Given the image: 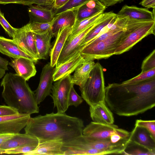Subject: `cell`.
Wrapping results in <instances>:
<instances>
[{
  "instance_id": "f35d334b",
  "label": "cell",
  "mask_w": 155,
  "mask_h": 155,
  "mask_svg": "<svg viewBox=\"0 0 155 155\" xmlns=\"http://www.w3.org/2000/svg\"><path fill=\"white\" fill-rule=\"evenodd\" d=\"M15 109L6 105H0V116L13 115L18 113Z\"/></svg>"
},
{
  "instance_id": "cb8c5ba5",
  "label": "cell",
  "mask_w": 155,
  "mask_h": 155,
  "mask_svg": "<svg viewBox=\"0 0 155 155\" xmlns=\"http://www.w3.org/2000/svg\"><path fill=\"white\" fill-rule=\"evenodd\" d=\"M38 143V140L36 137L25 133H19L15 134L0 145V153L6 150Z\"/></svg>"
},
{
  "instance_id": "ab89813d",
  "label": "cell",
  "mask_w": 155,
  "mask_h": 155,
  "mask_svg": "<svg viewBox=\"0 0 155 155\" xmlns=\"http://www.w3.org/2000/svg\"><path fill=\"white\" fill-rule=\"evenodd\" d=\"M16 3L29 6L35 4V0H0V4Z\"/></svg>"
},
{
  "instance_id": "d6a6232c",
  "label": "cell",
  "mask_w": 155,
  "mask_h": 155,
  "mask_svg": "<svg viewBox=\"0 0 155 155\" xmlns=\"http://www.w3.org/2000/svg\"><path fill=\"white\" fill-rule=\"evenodd\" d=\"M54 21L49 22H30L28 24L32 32L38 33H45L51 28Z\"/></svg>"
},
{
  "instance_id": "7c38bea8",
  "label": "cell",
  "mask_w": 155,
  "mask_h": 155,
  "mask_svg": "<svg viewBox=\"0 0 155 155\" xmlns=\"http://www.w3.org/2000/svg\"><path fill=\"white\" fill-rule=\"evenodd\" d=\"M30 115L18 113L0 116V133H19L27 124Z\"/></svg>"
},
{
  "instance_id": "f546056e",
  "label": "cell",
  "mask_w": 155,
  "mask_h": 155,
  "mask_svg": "<svg viewBox=\"0 0 155 155\" xmlns=\"http://www.w3.org/2000/svg\"><path fill=\"white\" fill-rule=\"evenodd\" d=\"M103 13V12H100L93 16L81 21H76L73 27L70 34L68 36L66 41L70 40L82 30L100 18Z\"/></svg>"
},
{
  "instance_id": "e575fe53",
  "label": "cell",
  "mask_w": 155,
  "mask_h": 155,
  "mask_svg": "<svg viewBox=\"0 0 155 155\" xmlns=\"http://www.w3.org/2000/svg\"><path fill=\"white\" fill-rule=\"evenodd\" d=\"M135 126L141 127L146 129L155 140V120H136Z\"/></svg>"
},
{
  "instance_id": "5bb4252c",
  "label": "cell",
  "mask_w": 155,
  "mask_h": 155,
  "mask_svg": "<svg viewBox=\"0 0 155 155\" xmlns=\"http://www.w3.org/2000/svg\"><path fill=\"white\" fill-rule=\"evenodd\" d=\"M152 12L147 8H141L132 5H127L123 6L121 9L117 14L118 16L127 17L136 20L151 21L155 20V8Z\"/></svg>"
},
{
  "instance_id": "ba28073f",
  "label": "cell",
  "mask_w": 155,
  "mask_h": 155,
  "mask_svg": "<svg viewBox=\"0 0 155 155\" xmlns=\"http://www.w3.org/2000/svg\"><path fill=\"white\" fill-rule=\"evenodd\" d=\"M103 14L70 40L66 41L58 58L55 68L58 67L80 52L78 51L80 45L86 35L100 21Z\"/></svg>"
},
{
  "instance_id": "3957f363",
  "label": "cell",
  "mask_w": 155,
  "mask_h": 155,
  "mask_svg": "<svg viewBox=\"0 0 155 155\" xmlns=\"http://www.w3.org/2000/svg\"><path fill=\"white\" fill-rule=\"evenodd\" d=\"M2 96L8 106L19 113L31 114L39 112L35 93L23 78L17 74L7 73L1 82Z\"/></svg>"
},
{
  "instance_id": "74e56055",
  "label": "cell",
  "mask_w": 155,
  "mask_h": 155,
  "mask_svg": "<svg viewBox=\"0 0 155 155\" xmlns=\"http://www.w3.org/2000/svg\"><path fill=\"white\" fill-rule=\"evenodd\" d=\"M74 85L71 87L70 89L68 99V104L69 106H74L77 107L83 101V99L75 91Z\"/></svg>"
},
{
  "instance_id": "ee69618b",
  "label": "cell",
  "mask_w": 155,
  "mask_h": 155,
  "mask_svg": "<svg viewBox=\"0 0 155 155\" xmlns=\"http://www.w3.org/2000/svg\"><path fill=\"white\" fill-rule=\"evenodd\" d=\"M14 134L11 133H0V145L12 137Z\"/></svg>"
},
{
  "instance_id": "d4e9b609",
  "label": "cell",
  "mask_w": 155,
  "mask_h": 155,
  "mask_svg": "<svg viewBox=\"0 0 155 155\" xmlns=\"http://www.w3.org/2000/svg\"><path fill=\"white\" fill-rule=\"evenodd\" d=\"M77 10L62 12L54 16L51 30L54 36H56L62 28L73 27L76 21Z\"/></svg>"
},
{
  "instance_id": "6da1fadb",
  "label": "cell",
  "mask_w": 155,
  "mask_h": 155,
  "mask_svg": "<svg viewBox=\"0 0 155 155\" xmlns=\"http://www.w3.org/2000/svg\"><path fill=\"white\" fill-rule=\"evenodd\" d=\"M105 103L120 116L145 112L155 106V77L134 84H108L105 87Z\"/></svg>"
},
{
  "instance_id": "bcb514c9",
  "label": "cell",
  "mask_w": 155,
  "mask_h": 155,
  "mask_svg": "<svg viewBox=\"0 0 155 155\" xmlns=\"http://www.w3.org/2000/svg\"><path fill=\"white\" fill-rule=\"evenodd\" d=\"M8 61L0 56V67L6 70H8Z\"/></svg>"
},
{
  "instance_id": "277c9868",
  "label": "cell",
  "mask_w": 155,
  "mask_h": 155,
  "mask_svg": "<svg viewBox=\"0 0 155 155\" xmlns=\"http://www.w3.org/2000/svg\"><path fill=\"white\" fill-rule=\"evenodd\" d=\"M142 24L140 21L130 19L126 29L104 40L88 44L82 49L80 53L90 61L108 58L114 55L119 45L128 35Z\"/></svg>"
},
{
  "instance_id": "4dcf8cb0",
  "label": "cell",
  "mask_w": 155,
  "mask_h": 155,
  "mask_svg": "<svg viewBox=\"0 0 155 155\" xmlns=\"http://www.w3.org/2000/svg\"><path fill=\"white\" fill-rule=\"evenodd\" d=\"M89 0H69L63 5L55 9L54 16L62 12L78 9Z\"/></svg>"
},
{
  "instance_id": "7bdbcfd3",
  "label": "cell",
  "mask_w": 155,
  "mask_h": 155,
  "mask_svg": "<svg viewBox=\"0 0 155 155\" xmlns=\"http://www.w3.org/2000/svg\"><path fill=\"white\" fill-rule=\"evenodd\" d=\"M106 7L113 5L118 3H120L124 0H98Z\"/></svg>"
},
{
  "instance_id": "30bf717a",
  "label": "cell",
  "mask_w": 155,
  "mask_h": 155,
  "mask_svg": "<svg viewBox=\"0 0 155 155\" xmlns=\"http://www.w3.org/2000/svg\"><path fill=\"white\" fill-rule=\"evenodd\" d=\"M12 39L22 51L38 60L33 32L28 23L21 28H18Z\"/></svg>"
},
{
  "instance_id": "2e32d148",
  "label": "cell",
  "mask_w": 155,
  "mask_h": 155,
  "mask_svg": "<svg viewBox=\"0 0 155 155\" xmlns=\"http://www.w3.org/2000/svg\"><path fill=\"white\" fill-rule=\"evenodd\" d=\"M35 64L32 60L23 57L14 59L8 62V64L14 68L16 74L26 81L36 74Z\"/></svg>"
},
{
  "instance_id": "1f68e13d",
  "label": "cell",
  "mask_w": 155,
  "mask_h": 155,
  "mask_svg": "<svg viewBox=\"0 0 155 155\" xmlns=\"http://www.w3.org/2000/svg\"><path fill=\"white\" fill-rule=\"evenodd\" d=\"M155 77V68L141 73L136 77L122 83L123 84H134L142 82Z\"/></svg>"
},
{
  "instance_id": "7a4b0ae2",
  "label": "cell",
  "mask_w": 155,
  "mask_h": 155,
  "mask_svg": "<svg viewBox=\"0 0 155 155\" xmlns=\"http://www.w3.org/2000/svg\"><path fill=\"white\" fill-rule=\"evenodd\" d=\"M81 119L64 113L52 112L30 117L25 133L37 138L39 143L60 139L63 143L82 135L84 128Z\"/></svg>"
},
{
  "instance_id": "e0dca14e",
  "label": "cell",
  "mask_w": 155,
  "mask_h": 155,
  "mask_svg": "<svg viewBox=\"0 0 155 155\" xmlns=\"http://www.w3.org/2000/svg\"><path fill=\"white\" fill-rule=\"evenodd\" d=\"M60 139H54L39 143L36 148L24 155H64L62 148L63 144Z\"/></svg>"
},
{
  "instance_id": "836d02e7",
  "label": "cell",
  "mask_w": 155,
  "mask_h": 155,
  "mask_svg": "<svg viewBox=\"0 0 155 155\" xmlns=\"http://www.w3.org/2000/svg\"><path fill=\"white\" fill-rule=\"evenodd\" d=\"M38 143L25 145L6 150L2 151L0 153L7 154H21L24 155L25 154L35 149L37 146Z\"/></svg>"
},
{
  "instance_id": "ffe728a7",
  "label": "cell",
  "mask_w": 155,
  "mask_h": 155,
  "mask_svg": "<svg viewBox=\"0 0 155 155\" xmlns=\"http://www.w3.org/2000/svg\"><path fill=\"white\" fill-rule=\"evenodd\" d=\"M73 27H64L58 31L54 44L50 54V63L51 66L56 65L58 58L69 35L70 34Z\"/></svg>"
},
{
  "instance_id": "d6986e66",
  "label": "cell",
  "mask_w": 155,
  "mask_h": 155,
  "mask_svg": "<svg viewBox=\"0 0 155 155\" xmlns=\"http://www.w3.org/2000/svg\"><path fill=\"white\" fill-rule=\"evenodd\" d=\"M38 60L46 59L50 54L51 49V40L54 36L51 28L42 33L33 32Z\"/></svg>"
},
{
  "instance_id": "9c48e42d",
  "label": "cell",
  "mask_w": 155,
  "mask_h": 155,
  "mask_svg": "<svg viewBox=\"0 0 155 155\" xmlns=\"http://www.w3.org/2000/svg\"><path fill=\"white\" fill-rule=\"evenodd\" d=\"M155 21H150L138 27L120 42L115 51L114 55L120 54L129 51L150 35H155Z\"/></svg>"
},
{
  "instance_id": "5b68a950",
  "label": "cell",
  "mask_w": 155,
  "mask_h": 155,
  "mask_svg": "<svg viewBox=\"0 0 155 155\" xmlns=\"http://www.w3.org/2000/svg\"><path fill=\"white\" fill-rule=\"evenodd\" d=\"M103 68L95 63L89 77L83 86L80 88L81 97L89 107L105 103V87Z\"/></svg>"
},
{
  "instance_id": "484cf974",
  "label": "cell",
  "mask_w": 155,
  "mask_h": 155,
  "mask_svg": "<svg viewBox=\"0 0 155 155\" xmlns=\"http://www.w3.org/2000/svg\"><path fill=\"white\" fill-rule=\"evenodd\" d=\"M117 15L112 12L103 13L100 21L86 35L80 45L78 51L80 52L90 41L96 37L101 31L105 28Z\"/></svg>"
},
{
  "instance_id": "52a82bcc",
  "label": "cell",
  "mask_w": 155,
  "mask_h": 155,
  "mask_svg": "<svg viewBox=\"0 0 155 155\" xmlns=\"http://www.w3.org/2000/svg\"><path fill=\"white\" fill-rule=\"evenodd\" d=\"M71 74L66 75L54 81L50 96L53 101L54 107H56L57 112L64 113L69 106L68 99L69 93L72 85Z\"/></svg>"
},
{
  "instance_id": "4fadbf2b",
  "label": "cell",
  "mask_w": 155,
  "mask_h": 155,
  "mask_svg": "<svg viewBox=\"0 0 155 155\" xmlns=\"http://www.w3.org/2000/svg\"><path fill=\"white\" fill-rule=\"evenodd\" d=\"M64 155H105L103 152L92 148L85 143L83 135L63 143Z\"/></svg>"
},
{
  "instance_id": "60d3db41",
  "label": "cell",
  "mask_w": 155,
  "mask_h": 155,
  "mask_svg": "<svg viewBox=\"0 0 155 155\" xmlns=\"http://www.w3.org/2000/svg\"><path fill=\"white\" fill-rule=\"evenodd\" d=\"M139 4L147 8H155V0H142Z\"/></svg>"
},
{
  "instance_id": "8992f818",
  "label": "cell",
  "mask_w": 155,
  "mask_h": 155,
  "mask_svg": "<svg viewBox=\"0 0 155 155\" xmlns=\"http://www.w3.org/2000/svg\"><path fill=\"white\" fill-rule=\"evenodd\" d=\"M83 135L100 139H110L115 143L128 141L130 132L114 124L91 122L84 128Z\"/></svg>"
},
{
  "instance_id": "f1b7e54d",
  "label": "cell",
  "mask_w": 155,
  "mask_h": 155,
  "mask_svg": "<svg viewBox=\"0 0 155 155\" xmlns=\"http://www.w3.org/2000/svg\"><path fill=\"white\" fill-rule=\"evenodd\" d=\"M122 154L155 155V152H153L144 147L129 140Z\"/></svg>"
},
{
  "instance_id": "44dd1931",
  "label": "cell",
  "mask_w": 155,
  "mask_h": 155,
  "mask_svg": "<svg viewBox=\"0 0 155 155\" xmlns=\"http://www.w3.org/2000/svg\"><path fill=\"white\" fill-rule=\"evenodd\" d=\"M129 140L155 152V140L143 127L135 126L134 129L130 132Z\"/></svg>"
},
{
  "instance_id": "7402d4cb",
  "label": "cell",
  "mask_w": 155,
  "mask_h": 155,
  "mask_svg": "<svg viewBox=\"0 0 155 155\" xmlns=\"http://www.w3.org/2000/svg\"><path fill=\"white\" fill-rule=\"evenodd\" d=\"M89 112L93 122L106 124H114L112 113L105 103H101L93 107H89Z\"/></svg>"
},
{
  "instance_id": "b9f144b4",
  "label": "cell",
  "mask_w": 155,
  "mask_h": 155,
  "mask_svg": "<svg viewBox=\"0 0 155 155\" xmlns=\"http://www.w3.org/2000/svg\"><path fill=\"white\" fill-rule=\"evenodd\" d=\"M55 0H35V4L44 6L53 5Z\"/></svg>"
},
{
  "instance_id": "ac0fdd59",
  "label": "cell",
  "mask_w": 155,
  "mask_h": 155,
  "mask_svg": "<svg viewBox=\"0 0 155 155\" xmlns=\"http://www.w3.org/2000/svg\"><path fill=\"white\" fill-rule=\"evenodd\" d=\"M0 52L14 59L23 57L31 60L35 63L38 61V60L22 51L13 39L2 36H0Z\"/></svg>"
},
{
  "instance_id": "9a60e30c",
  "label": "cell",
  "mask_w": 155,
  "mask_h": 155,
  "mask_svg": "<svg viewBox=\"0 0 155 155\" xmlns=\"http://www.w3.org/2000/svg\"><path fill=\"white\" fill-rule=\"evenodd\" d=\"M89 61L80 52L79 53L58 67H55L53 75L54 81L66 75L71 74L80 65L85 62Z\"/></svg>"
},
{
  "instance_id": "d590c367",
  "label": "cell",
  "mask_w": 155,
  "mask_h": 155,
  "mask_svg": "<svg viewBox=\"0 0 155 155\" xmlns=\"http://www.w3.org/2000/svg\"><path fill=\"white\" fill-rule=\"evenodd\" d=\"M155 68V50L143 60L141 66V72L146 71Z\"/></svg>"
},
{
  "instance_id": "f6af8a7d",
  "label": "cell",
  "mask_w": 155,
  "mask_h": 155,
  "mask_svg": "<svg viewBox=\"0 0 155 155\" xmlns=\"http://www.w3.org/2000/svg\"><path fill=\"white\" fill-rule=\"evenodd\" d=\"M69 0H55L53 7L55 9L58 8L63 5Z\"/></svg>"
},
{
  "instance_id": "4316f807",
  "label": "cell",
  "mask_w": 155,
  "mask_h": 155,
  "mask_svg": "<svg viewBox=\"0 0 155 155\" xmlns=\"http://www.w3.org/2000/svg\"><path fill=\"white\" fill-rule=\"evenodd\" d=\"M29 6L28 11L30 22H49L53 20L54 16L52 9L40 5Z\"/></svg>"
},
{
  "instance_id": "83f0119b",
  "label": "cell",
  "mask_w": 155,
  "mask_h": 155,
  "mask_svg": "<svg viewBox=\"0 0 155 155\" xmlns=\"http://www.w3.org/2000/svg\"><path fill=\"white\" fill-rule=\"evenodd\" d=\"M95 63L93 60L86 62L78 66L71 76V82L80 88L82 87L88 78Z\"/></svg>"
},
{
  "instance_id": "603a6c76",
  "label": "cell",
  "mask_w": 155,
  "mask_h": 155,
  "mask_svg": "<svg viewBox=\"0 0 155 155\" xmlns=\"http://www.w3.org/2000/svg\"><path fill=\"white\" fill-rule=\"evenodd\" d=\"M107 7L98 0H89L77 10L76 21L104 12Z\"/></svg>"
},
{
  "instance_id": "8fae6325",
  "label": "cell",
  "mask_w": 155,
  "mask_h": 155,
  "mask_svg": "<svg viewBox=\"0 0 155 155\" xmlns=\"http://www.w3.org/2000/svg\"><path fill=\"white\" fill-rule=\"evenodd\" d=\"M55 69V67L51 66L50 62L46 64L42 68L39 84L35 93V100L38 105L43 101L47 97L51 95Z\"/></svg>"
},
{
  "instance_id": "7dc6e473",
  "label": "cell",
  "mask_w": 155,
  "mask_h": 155,
  "mask_svg": "<svg viewBox=\"0 0 155 155\" xmlns=\"http://www.w3.org/2000/svg\"><path fill=\"white\" fill-rule=\"evenodd\" d=\"M5 70L0 67V79L2 78L5 75Z\"/></svg>"
},
{
  "instance_id": "8d00e7d4",
  "label": "cell",
  "mask_w": 155,
  "mask_h": 155,
  "mask_svg": "<svg viewBox=\"0 0 155 155\" xmlns=\"http://www.w3.org/2000/svg\"><path fill=\"white\" fill-rule=\"evenodd\" d=\"M0 24L8 34V35L13 38L17 31L18 28L12 27L6 20L4 14L0 9Z\"/></svg>"
}]
</instances>
